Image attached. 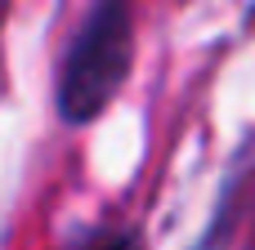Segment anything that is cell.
<instances>
[{"mask_svg": "<svg viewBox=\"0 0 255 250\" xmlns=\"http://www.w3.org/2000/svg\"><path fill=\"white\" fill-rule=\"evenodd\" d=\"M130 63H134L130 0H94L58 72V116L72 125L94 121L126 85Z\"/></svg>", "mask_w": 255, "mask_h": 250, "instance_id": "6da1fadb", "label": "cell"}]
</instances>
